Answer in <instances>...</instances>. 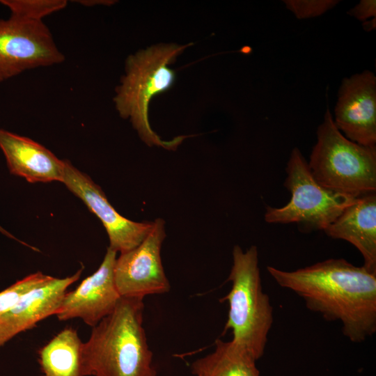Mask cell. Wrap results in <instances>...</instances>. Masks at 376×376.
I'll return each instance as SVG.
<instances>
[{
  "instance_id": "obj_1",
  "label": "cell",
  "mask_w": 376,
  "mask_h": 376,
  "mask_svg": "<svg viewBox=\"0 0 376 376\" xmlns=\"http://www.w3.org/2000/svg\"><path fill=\"white\" fill-rule=\"evenodd\" d=\"M267 270L281 288L299 297L306 308L328 321L341 323L351 342L361 343L376 331V273L343 258H330L285 271Z\"/></svg>"
},
{
  "instance_id": "obj_2",
  "label": "cell",
  "mask_w": 376,
  "mask_h": 376,
  "mask_svg": "<svg viewBox=\"0 0 376 376\" xmlns=\"http://www.w3.org/2000/svg\"><path fill=\"white\" fill-rule=\"evenodd\" d=\"M143 299L121 297L82 345L84 376H156L143 327Z\"/></svg>"
},
{
  "instance_id": "obj_3",
  "label": "cell",
  "mask_w": 376,
  "mask_h": 376,
  "mask_svg": "<svg viewBox=\"0 0 376 376\" xmlns=\"http://www.w3.org/2000/svg\"><path fill=\"white\" fill-rule=\"evenodd\" d=\"M189 45L159 44L126 59L125 74L113 98L116 108L121 117L130 119L139 136L148 146L172 150L185 138L178 136L169 141L161 139L150 127L148 107L152 97L173 86L175 75L169 65Z\"/></svg>"
},
{
  "instance_id": "obj_4",
  "label": "cell",
  "mask_w": 376,
  "mask_h": 376,
  "mask_svg": "<svg viewBox=\"0 0 376 376\" xmlns=\"http://www.w3.org/2000/svg\"><path fill=\"white\" fill-rule=\"evenodd\" d=\"M227 281L231 288L221 299L228 304L224 331H231V340L258 361L264 354L274 317L269 297L263 288L256 246L246 251L238 245L233 247Z\"/></svg>"
},
{
  "instance_id": "obj_5",
  "label": "cell",
  "mask_w": 376,
  "mask_h": 376,
  "mask_svg": "<svg viewBox=\"0 0 376 376\" xmlns=\"http://www.w3.org/2000/svg\"><path fill=\"white\" fill-rule=\"evenodd\" d=\"M308 164L314 179L328 189L354 196L376 191V146L347 139L329 109L318 127Z\"/></svg>"
},
{
  "instance_id": "obj_6",
  "label": "cell",
  "mask_w": 376,
  "mask_h": 376,
  "mask_svg": "<svg viewBox=\"0 0 376 376\" xmlns=\"http://www.w3.org/2000/svg\"><path fill=\"white\" fill-rule=\"evenodd\" d=\"M285 171L284 186L291 198L283 207H267L265 220L269 224L294 223L301 230H324L358 197L328 189L318 183L297 148L291 151Z\"/></svg>"
},
{
  "instance_id": "obj_7",
  "label": "cell",
  "mask_w": 376,
  "mask_h": 376,
  "mask_svg": "<svg viewBox=\"0 0 376 376\" xmlns=\"http://www.w3.org/2000/svg\"><path fill=\"white\" fill-rule=\"evenodd\" d=\"M65 56L42 22L0 19V82L37 68L62 63Z\"/></svg>"
},
{
  "instance_id": "obj_8",
  "label": "cell",
  "mask_w": 376,
  "mask_h": 376,
  "mask_svg": "<svg viewBox=\"0 0 376 376\" xmlns=\"http://www.w3.org/2000/svg\"><path fill=\"white\" fill-rule=\"evenodd\" d=\"M164 225L162 219L153 221L151 230L141 243L116 258L114 280L120 297L143 299L170 290L161 258Z\"/></svg>"
},
{
  "instance_id": "obj_9",
  "label": "cell",
  "mask_w": 376,
  "mask_h": 376,
  "mask_svg": "<svg viewBox=\"0 0 376 376\" xmlns=\"http://www.w3.org/2000/svg\"><path fill=\"white\" fill-rule=\"evenodd\" d=\"M62 182L100 219L109 236V247L113 251L122 253L135 248L151 230L153 221L136 222L123 217L101 188L68 160H65Z\"/></svg>"
},
{
  "instance_id": "obj_10",
  "label": "cell",
  "mask_w": 376,
  "mask_h": 376,
  "mask_svg": "<svg viewBox=\"0 0 376 376\" xmlns=\"http://www.w3.org/2000/svg\"><path fill=\"white\" fill-rule=\"evenodd\" d=\"M336 127L349 140L376 146V77L365 70L345 78L335 107Z\"/></svg>"
},
{
  "instance_id": "obj_11",
  "label": "cell",
  "mask_w": 376,
  "mask_h": 376,
  "mask_svg": "<svg viewBox=\"0 0 376 376\" xmlns=\"http://www.w3.org/2000/svg\"><path fill=\"white\" fill-rule=\"evenodd\" d=\"M116 253L109 247L99 268L67 292L55 315L58 320L79 318L93 327L114 310L121 297L114 280Z\"/></svg>"
},
{
  "instance_id": "obj_12",
  "label": "cell",
  "mask_w": 376,
  "mask_h": 376,
  "mask_svg": "<svg viewBox=\"0 0 376 376\" xmlns=\"http://www.w3.org/2000/svg\"><path fill=\"white\" fill-rule=\"evenodd\" d=\"M82 269L65 278L52 280L33 288L0 317V348L21 332L36 327L41 320L56 315L68 288L81 276Z\"/></svg>"
},
{
  "instance_id": "obj_13",
  "label": "cell",
  "mask_w": 376,
  "mask_h": 376,
  "mask_svg": "<svg viewBox=\"0 0 376 376\" xmlns=\"http://www.w3.org/2000/svg\"><path fill=\"white\" fill-rule=\"evenodd\" d=\"M0 148L12 174L29 182H63L65 160L33 140L0 129Z\"/></svg>"
},
{
  "instance_id": "obj_14",
  "label": "cell",
  "mask_w": 376,
  "mask_h": 376,
  "mask_svg": "<svg viewBox=\"0 0 376 376\" xmlns=\"http://www.w3.org/2000/svg\"><path fill=\"white\" fill-rule=\"evenodd\" d=\"M324 232L354 245L363 258V266L376 273L375 192L358 196Z\"/></svg>"
},
{
  "instance_id": "obj_15",
  "label": "cell",
  "mask_w": 376,
  "mask_h": 376,
  "mask_svg": "<svg viewBox=\"0 0 376 376\" xmlns=\"http://www.w3.org/2000/svg\"><path fill=\"white\" fill-rule=\"evenodd\" d=\"M83 343L77 329L68 327L38 350L43 376H84Z\"/></svg>"
},
{
  "instance_id": "obj_16",
  "label": "cell",
  "mask_w": 376,
  "mask_h": 376,
  "mask_svg": "<svg viewBox=\"0 0 376 376\" xmlns=\"http://www.w3.org/2000/svg\"><path fill=\"white\" fill-rule=\"evenodd\" d=\"M257 360L232 340L217 339L213 352L191 365L196 376H260Z\"/></svg>"
},
{
  "instance_id": "obj_17",
  "label": "cell",
  "mask_w": 376,
  "mask_h": 376,
  "mask_svg": "<svg viewBox=\"0 0 376 376\" xmlns=\"http://www.w3.org/2000/svg\"><path fill=\"white\" fill-rule=\"evenodd\" d=\"M8 8L10 16L31 21L41 22L54 13L64 9L65 0H0Z\"/></svg>"
},
{
  "instance_id": "obj_18",
  "label": "cell",
  "mask_w": 376,
  "mask_h": 376,
  "mask_svg": "<svg viewBox=\"0 0 376 376\" xmlns=\"http://www.w3.org/2000/svg\"><path fill=\"white\" fill-rule=\"evenodd\" d=\"M53 279V276L38 272L16 281L0 292V317L5 314L26 293Z\"/></svg>"
},
{
  "instance_id": "obj_19",
  "label": "cell",
  "mask_w": 376,
  "mask_h": 376,
  "mask_svg": "<svg viewBox=\"0 0 376 376\" xmlns=\"http://www.w3.org/2000/svg\"><path fill=\"white\" fill-rule=\"evenodd\" d=\"M286 8L297 19L318 17L335 7L338 0H285Z\"/></svg>"
},
{
  "instance_id": "obj_20",
  "label": "cell",
  "mask_w": 376,
  "mask_h": 376,
  "mask_svg": "<svg viewBox=\"0 0 376 376\" xmlns=\"http://www.w3.org/2000/svg\"><path fill=\"white\" fill-rule=\"evenodd\" d=\"M348 13L360 21H367L370 17L376 16L375 0H361Z\"/></svg>"
},
{
  "instance_id": "obj_21",
  "label": "cell",
  "mask_w": 376,
  "mask_h": 376,
  "mask_svg": "<svg viewBox=\"0 0 376 376\" xmlns=\"http://www.w3.org/2000/svg\"><path fill=\"white\" fill-rule=\"evenodd\" d=\"M75 2L81 5H83L84 6H88V7L94 6L97 5H109L113 3V1H98V0H80V1H75Z\"/></svg>"
},
{
  "instance_id": "obj_22",
  "label": "cell",
  "mask_w": 376,
  "mask_h": 376,
  "mask_svg": "<svg viewBox=\"0 0 376 376\" xmlns=\"http://www.w3.org/2000/svg\"><path fill=\"white\" fill-rule=\"evenodd\" d=\"M375 25H376L375 18H374L373 19L370 21H366L363 23V27L365 30L367 31L374 29L375 28Z\"/></svg>"
},
{
  "instance_id": "obj_23",
  "label": "cell",
  "mask_w": 376,
  "mask_h": 376,
  "mask_svg": "<svg viewBox=\"0 0 376 376\" xmlns=\"http://www.w3.org/2000/svg\"><path fill=\"white\" fill-rule=\"evenodd\" d=\"M0 232H1L2 233L10 237H13V236L11 235H10L6 230H5L1 226H0Z\"/></svg>"
}]
</instances>
